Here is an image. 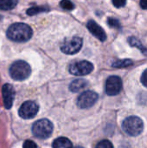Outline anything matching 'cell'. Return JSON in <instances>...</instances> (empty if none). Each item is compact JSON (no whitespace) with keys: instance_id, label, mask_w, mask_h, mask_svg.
<instances>
[{"instance_id":"cell-1","label":"cell","mask_w":147,"mask_h":148,"mask_svg":"<svg viewBox=\"0 0 147 148\" xmlns=\"http://www.w3.org/2000/svg\"><path fill=\"white\" fill-rule=\"evenodd\" d=\"M32 29L26 23H16L11 24L7 29V37L17 42H24L32 37Z\"/></svg>"},{"instance_id":"cell-2","label":"cell","mask_w":147,"mask_h":148,"mask_svg":"<svg viewBox=\"0 0 147 148\" xmlns=\"http://www.w3.org/2000/svg\"><path fill=\"white\" fill-rule=\"evenodd\" d=\"M31 74L30 66L24 61H16L10 68V75L15 81H23Z\"/></svg>"},{"instance_id":"cell-3","label":"cell","mask_w":147,"mask_h":148,"mask_svg":"<svg viewBox=\"0 0 147 148\" xmlns=\"http://www.w3.org/2000/svg\"><path fill=\"white\" fill-rule=\"evenodd\" d=\"M122 129L126 134L135 137L143 132L144 122L138 116H130L123 121Z\"/></svg>"},{"instance_id":"cell-4","label":"cell","mask_w":147,"mask_h":148,"mask_svg":"<svg viewBox=\"0 0 147 148\" xmlns=\"http://www.w3.org/2000/svg\"><path fill=\"white\" fill-rule=\"evenodd\" d=\"M53 124L47 119H42L36 121L32 126V133L38 139H48L53 133Z\"/></svg>"},{"instance_id":"cell-5","label":"cell","mask_w":147,"mask_h":148,"mask_svg":"<svg viewBox=\"0 0 147 148\" xmlns=\"http://www.w3.org/2000/svg\"><path fill=\"white\" fill-rule=\"evenodd\" d=\"M82 47V39L79 36L67 38L61 46V50L67 55H74L81 50Z\"/></svg>"},{"instance_id":"cell-6","label":"cell","mask_w":147,"mask_h":148,"mask_svg":"<svg viewBox=\"0 0 147 148\" xmlns=\"http://www.w3.org/2000/svg\"><path fill=\"white\" fill-rule=\"evenodd\" d=\"M94 70V65L88 61H79L69 66V72L74 75H86Z\"/></svg>"},{"instance_id":"cell-7","label":"cell","mask_w":147,"mask_h":148,"mask_svg":"<svg viewBox=\"0 0 147 148\" xmlns=\"http://www.w3.org/2000/svg\"><path fill=\"white\" fill-rule=\"evenodd\" d=\"M98 95L97 93L92 91V90H87L83 92L77 99V106L80 108H89L93 107L96 101H98Z\"/></svg>"},{"instance_id":"cell-8","label":"cell","mask_w":147,"mask_h":148,"mask_svg":"<svg viewBox=\"0 0 147 148\" xmlns=\"http://www.w3.org/2000/svg\"><path fill=\"white\" fill-rule=\"evenodd\" d=\"M38 110L39 107L36 102L32 101H28L22 104V106L19 108L18 114L21 118L29 120L34 118L37 114Z\"/></svg>"},{"instance_id":"cell-9","label":"cell","mask_w":147,"mask_h":148,"mask_svg":"<svg viewBox=\"0 0 147 148\" xmlns=\"http://www.w3.org/2000/svg\"><path fill=\"white\" fill-rule=\"evenodd\" d=\"M122 86V80L120 77L117 75L109 76L106 82V93L110 96L116 95L120 93Z\"/></svg>"},{"instance_id":"cell-10","label":"cell","mask_w":147,"mask_h":148,"mask_svg":"<svg viewBox=\"0 0 147 148\" xmlns=\"http://www.w3.org/2000/svg\"><path fill=\"white\" fill-rule=\"evenodd\" d=\"M15 89L10 84H4L2 88V95L3 105L6 109L11 108L13 105V101L15 99Z\"/></svg>"},{"instance_id":"cell-11","label":"cell","mask_w":147,"mask_h":148,"mask_svg":"<svg viewBox=\"0 0 147 148\" xmlns=\"http://www.w3.org/2000/svg\"><path fill=\"white\" fill-rule=\"evenodd\" d=\"M87 28L89 30V32L97 39H99L101 42H105L107 40V34L105 30L101 28V26H100L94 20H90L88 22Z\"/></svg>"},{"instance_id":"cell-12","label":"cell","mask_w":147,"mask_h":148,"mask_svg":"<svg viewBox=\"0 0 147 148\" xmlns=\"http://www.w3.org/2000/svg\"><path fill=\"white\" fill-rule=\"evenodd\" d=\"M88 85V82L85 79H75L74 80L70 85H69V89L73 93H77L80 92L81 90L87 88Z\"/></svg>"},{"instance_id":"cell-13","label":"cell","mask_w":147,"mask_h":148,"mask_svg":"<svg viewBox=\"0 0 147 148\" xmlns=\"http://www.w3.org/2000/svg\"><path fill=\"white\" fill-rule=\"evenodd\" d=\"M52 147L53 148H73V144L68 138L60 137L54 140Z\"/></svg>"},{"instance_id":"cell-14","label":"cell","mask_w":147,"mask_h":148,"mask_svg":"<svg viewBox=\"0 0 147 148\" xmlns=\"http://www.w3.org/2000/svg\"><path fill=\"white\" fill-rule=\"evenodd\" d=\"M128 42H129V44L132 46V47H136V48H138L145 56H147V49L141 43V42L138 39V38H136V37H134V36H130L129 38H128Z\"/></svg>"},{"instance_id":"cell-15","label":"cell","mask_w":147,"mask_h":148,"mask_svg":"<svg viewBox=\"0 0 147 148\" xmlns=\"http://www.w3.org/2000/svg\"><path fill=\"white\" fill-rule=\"evenodd\" d=\"M17 4L16 0H0V10H10Z\"/></svg>"},{"instance_id":"cell-16","label":"cell","mask_w":147,"mask_h":148,"mask_svg":"<svg viewBox=\"0 0 147 148\" xmlns=\"http://www.w3.org/2000/svg\"><path fill=\"white\" fill-rule=\"evenodd\" d=\"M133 64V62L130 59H124V60H117L112 63L113 68H126L130 67Z\"/></svg>"},{"instance_id":"cell-17","label":"cell","mask_w":147,"mask_h":148,"mask_svg":"<svg viewBox=\"0 0 147 148\" xmlns=\"http://www.w3.org/2000/svg\"><path fill=\"white\" fill-rule=\"evenodd\" d=\"M49 8L44 7V6H37V7H31L29 9L27 10V14L29 16H34L36 15L38 13L41 12H45V11H49Z\"/></svg>"},{"instance_id":"cell-18","label":"cell","mask_w":147,"mask_h":148,"mask_svg":"<svg viewBox=\"0 0 147 148\" xmlns=\"http://www.w3.org/2000/svg\"><path fill=\"white\" fill-rule=\"evenodd\" d=\"M107 24L109 27L111 28H113V29H120L121 28V25H120V23L118 19L114 18V17H108L107 19Z\"/></svg>"},{"instance_id":"cell-19","label":"cell","mask_w":147,"mask_h":148,"mask_svg":"<svg viewBox=\"0 0 147 148\" xmlns=\"http://www.w3.org/2000/svg\"><path fill=\"white\" fill-rule=\"evenodd\" d=\"M60 5L62 8H63L64 10H72L75 9V4L68 0H62L60 3Z\"/></svg>"},{"instance_id":"cell-20","label":"cell","mask_w":147,"mask_h":148,"mask_svg":"<svg viewBox=\"0 0 147 148\" xmlns=\"http://www.w3.org/2000/svg\"><path fill=\"white\" fill-rule=\"evenodd\" d=\"M95 148H113V145L108 140H103L97 144Z\"/></svg>"},{"instance_id":"cell-21","label":"cell","mask_w":147,"mask_h":148,"mask_svg":"<svg viewBox=\"0 0 147 148\" xmlns=\"http://www.w3.org/2000/svg\"><path fill=\"white\" fill-rule=\"evenodd\" d=\"M113 4L116 8H121V7H124L126 4V1H125V0H113Z\"/></svg>"},{"instance_id":"cell-22","label":"cell","mask_w":147,"mask_h":148,"mask_svg":"<svg viewBox=\"0 0 147 148\" xmlns=\"http://www.w3.org/2000/svg\"><path fill=\"white\" fill-rule=\"evenodd\" d=\"M23 148H37L36 144L32 141V140H26L24 143H23Z\"/></svg>"},{"instance_id":"cell-23","label":"cell","mask_w":147,"mask_h":148,"mask_svg":"<svg viewBox=\"0 0 147 148\" xmlns=\"http://www.w3.org/2000/svg\"><path fill=\"white\" fill-rule=\"evenodd\" d=\"M141 82L146 88H147V69L143 72L141 75Z\"/></svg>"},{"instance_id":"cell-24","label":"cell","mask_w":147,"mask_h":148,"mask_svg":"<svg viewBox=\"0 0 147 148\" xmlns=\"http://www.w3.org/2000/svg\"><path fill=\"white\" fill-rule=\"evenodd\" d=\"M140 6L142 7V9L147 10V0H142V1H140Z\"/></svg>"},{"instance_id":"cell-25","label":"cell","mask_w":147,"mask_h":148,"mask_svg":"<svg viewBox=\"0 0 147 148\" xmlns=\"http://www.w3.org/2000/svg\"><path fill=\"white\" fill-rule=\"evenodd\" d=\"M75 148H84V147H75Z\"/></svg>"}]
</instances>
